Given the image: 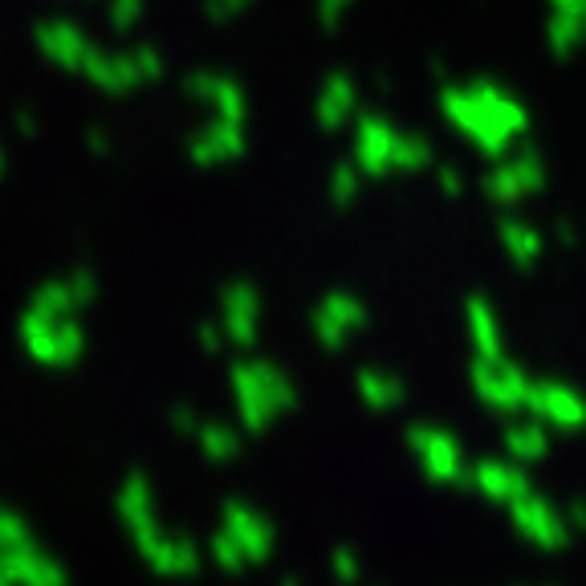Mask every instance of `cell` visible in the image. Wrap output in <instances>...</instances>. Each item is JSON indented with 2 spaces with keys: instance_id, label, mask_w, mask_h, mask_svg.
Listing matches in <instances>:
<instances>
[{
  "instance_id": "6da1fadb",
  "label": "cell",
  "mask_w": 586,
  "mask_h": 586,
  "mask_svg": "<svg viewBox=\"0 0 586 586\" xmlns=\"http://www.w3.org/2000/svg\"><path fill=\"white\" fill-rule=\"evenodd\" d=\"M440 115L460 139L477 146L485 160H501L518 139L530 131V110L518 94L489 78L444 82L440 86Z\"/></svg>"
},
{
  "instance_id": "7a4b0ae2",
  "label": "cell",
  "mask_w": 586,
  "mask_h": 586,
  "mask_svg": "<svg viewBox=\"0 0 586 586\" xmlns=\"http://www.w3.org/2000/svg\"><path fill=\"white\" fill-rule=\"evenodd\" d=\"M228 391L237 408V427L261 436L281 415L297 408V383L273 359H237L228 367Z\"/></svg>"
},
{
  "instance_id": "3957f363",
  "label": "cell",
  "mask_w": 586,
  "mask_h": 586,
  "mask_svg": "<svg viewBox=\"0 0 586 586\" xmlns=\"http://www.w3.org/2000/svg\"><path fill=\"white\" fill-rule=\"evenodd\" d=\"M408 453L415 456V465L432 485L440 489H453L468 477L465 444L456 440V432L440 424H412L408 427Z\"/></svg>"
},
{
  "instance_id": "277c9868",
  "label": "cell",
  "mask_w": 586,
  "mask_h": 586,
  "mask_svg": "<svg viewBox=\"0 0 586 586\" xmlns=\"http://www.w3.org/2000/svg\"><path fill=\"white\" fill-rule=\"evenodd\" d=\"M468 383H473V395H477L489 412L518 415V412H525L533 379L521 371L509 355H501V359H473V367H468Z\"/></svg>"
},
{
  "instance_id": "5b68a950",
  "label": "cell",
  "mask_w": 586,
  "mask_h": 586,
  "mask_svg": "<svg viewBox=\"0 0 586 586\" xmlns=\"http://www.w3.org/2000/svg\"><path fill=\"white\" fill-rule=\"evenodd\" d=\"M542 187H546V163L538 151H509L480 175V192L497 208H513V204L538 196Z\"/></svg>"
},
{
  "instance_id": "8992f818",
  "label": "cell",
  "mask_w": 586,
  "mask_h": 586,
  "mask_svg": "<svg viewBox=\"0 0 586 586\" xmlns=\"http://www.w3.org/2000/svg\"><path fill=\"white\" fill-rule=\"evenodd\" d=\"M509 525L518 533L521 542H530L533 550L542 554H558V550L571 546V525L562 518V506H554L550 497H542L538 489H530L525 497H518L509 506Z\"/></svg>"
},
{
  "instance_id": "52a82bcc",
  "label": "cell",
  "mask_w": 586,
  "mask_h": 586,
  "mask_svg": "<svg viewBox=\"0 0 586 586\" xmlns=\"http://www.w3.org/2000/svg\"><path fill=\"white\" fill-rule=\"evenodd\" d=\"M367 322H371V314H367L359 293L350 290L322 293L314 310H310V334H314V343L322 350H343L355 334L367 330Z\"/></svg>"
},
{
  "instance_id": "ba28073f",
  "label": "cell",
  "mask_w": 586,
  "mask_h": 586,
  "mask_svg": "<svg viewBox=\"0 0 586 586\" xmlns=\"http://www.w3.org/2000/svg\"><path fill=\"white\" fill-rule=\"evenodd\" d=\"M525 412L546 424L550 432H583L586 427V395L578 387L562 383V379H533Z\"/></svg>"
},
{
  "instance_id": "9c48e42d",
  "label": "cell",
  "mask_w": 586,
  "mask_h": 586,
  "mask_svg": "<svg viewBox=\"0 0 586 586\" xmlns=\"http://www.w3.org/2000/svg\"><path fill=\"white\" fill-rule=\"evenodd\" d=\"M350 127H355V134H350V160L362 172V180H387V175L395 172V139H400V131L383 115H359Z\"/></svg>"
},
{
  "instance_id": "30bf717a",
  "label": "cell",
  "mask_w": 586,
  "mask_h": 586,
  "mask_svg": "<svg viewBox=\"0 0 586 586\" xmlns=\"http://www.w3.org/2000/svg\"><path fill=\"white\" fill-rule=\"evenodd\" d=\"M220 530L237 542V550L245 554L249 566H265L278 554V525L249 501H228L220 509Z\"/></svg>"
},
{
  "instance_id": "8fae6325",
  "label": "cell",
  "mask_w": 586,
  "mask_h": 586,
  "mask_svg": "<svg viewBox=\"0 0 586 586\" xmlns=\"http://www.w3.org/2000/svg\"><path fill=\"white\" fill-rule=\"evenodd\" d=\"M261 314H265V302L253 281H228L220 290V330L228 347L253 350L261 338Z\"/></svg>"
},
{
  "instance_id": "7c38bea8",
  "label": "cell",
  "mask_w": 586,
  "mask_h": 586,
  "mask_svg": "<svg viewBox=\"0 0 586 586\" xmlns=\"http://www.w3.org/2000/svg\"><path fill=\"white\" fill-rule=\"evenodd\" d=\"M465 485L473 489V493L485 497V501L506 506V509L533 489L530 477H525V468L513 465V460H497V456H480L477 465H468Z\"/></svg>"
},
{
  "instance_id": "4fadbf2b",
  "label": "cell",
  "mask_w": 586,
  "mask_h": 586,
  "mask_svg": "<svg viewBox=\"0 0 586 586\" xmlns=\"http://www.w3.org/2000/svg\"><path fill=\"white\" fill-rule=\"evenodd\" d=\"M314 119H318V127L326 134L343 131V127L359 119V86H355L347 69H334V74L322 78L318 98H314Z\"/></svg>"
},
{
  "instance_id": "5bb4252c",
  "label": "cell",
  "mask_w": 586,
  "mask_h": 586,
  "mask_svg": "<svg viewBox=\"0 0 586 586\" xmlns=\"http://www.w3.org/2000/svg\"><path fill=\"white\" fill-rule=\"evenodd\" d=\"M245 151H249V131H245V122L213 119L196 139H192V163H196V167H225V163H237Z\"/></svg>"
},
{
  "instance_id": "9a60e30c",
  "label": "cell",
  "mask_w": 586,
  "mask_h": 586,
  "mask_svg": "<svg viewBox=\"0 0 586 586\" xmlns=\"http://www.w3.org/2000/svg\"><path fill=\"white\" fill-rule=\"evenodd\" d=\"M187 90L196 94L216 119H228V122L249 119V94H245V86H240L237 78H228V74H213V69L192 74V78H187Z\"/></svg>"
},
{
  "instance_id": "2e32d148",
  "label": "cell",
  "mask_w": 586,
  "mask_h": 586,
  "mask_svg": "<svg viewBox=\"0 0 586 586\" xmlns=\"http://www.w3.org/2000/svg\"><path fill=\"white\" fill-rule=\"evenodd\" d=\"M465 326L468 343L477 350V359H501L506 355V334H501V314L485 293H473L465 302Z\"/></svg>"
},
{
  "instance_id": "e0dca14e",
  "label": "cell",
  "mask_w": 586,
  "mask_h": 586,
  "mask_svg": "<svg viewBox=\"0 0 586 586\" xmlns=\"http://www.w3.org/2000/svg\"><path fill=\"white\" fill-rule=\"evenodd\" d=\"M497 240H501V249H506L509 265L518 269H533L546 253V237H542V228H533L530 220H521V216H501L497 220Z\"/></svg>"
},
{
  "instance_id": "ac0fdd59",
  "label": "cell",
  "mask_w": 586,
  "mask_h": 586,
  "mask_svg": "<svg viewBox=\"0 0 586 586\" xmlns=\"http://www.w3.org/2000/svg\"><path fill=\"white\" fill-rule=\"evenodd\" d=\"M501 444H506L509 460L525 468V465H538V460H546L554 436H550L546 424H538L533 415H525V420H513V424L501 432Z\"/></svg>"
},
{
  "instance_id": "d6986e66",
  "label": "cell",
  "mask_w": 586,
  "mask_h": 586,
  "mask_svg": "<svg viewBox=\"0 0 586 586\" xmlns=\"http://www.w3.org/2000/svg\"><path fill=\"white\" fill-rule=\"evenodd\" d=\"M355 391H359V400L367 403L371 412H395V408L408 400L403 379L383 371V367H362V371L355 375Z\"/></svg>"
},
{
  "instance_id": "ffe728a7",
  "label": "cell",
  "mask_w": 586,
  "mask_h": 586,
  "mask_svg": "<svg viewBox=\"0 0 586 586\" xmlns=\"http://www.w3.org/2000/svg\"><path fill=\"white\" fill-rule=\"evenodd\" d=\"M146 554L163 574H196L200 554L184 538H146Z\"/></svg>"
},
{
  "instance_id": "44dd1931",
  "label": "cell",
  "mask_w": 586,
  "mask_h": 586,
  "mask_svg": "<svg viewBox=\"0 0 586 586\" xmlns=\"http://www.w3.org/2000/svg\"><path fill=\"white\" fill-rule=\"evenodd\" d=\"M200 448L213 465H232V460L240 456V427L225 424V420L200 424Z\"/></svg>"
},
{
  "instance_id": "7402d4cb",
  "label": "cell",
  "mask_w": 586,
  "mask_h": 586,
  "mask_svg": "<svg viewBox=\"0 0 586 586\" xmlns=\"http://www.w3.org/2000/svg\"><path fill=\"white\" fill-rule=\"evenodd\" d=\"M546 45L554 57H571L586 45V17H562L554 13L546 25Z\"/></svg>"
},
{
  "instance_id": "603a6c76",
  "label": "cell",
  "mask_w": 586,
  "mask_h": 586,
  "mask_svg": "<svg viewBox=\"0 0 586 586\" xmlns=\"http://www.w3.org/2000/svg\"><path fill=\"white\" fill-rule=\"evenodd\" d=\"M326 196L334 208H355L362 196V172L355 167V160H338L326 175Z\"/></svg>"
},
{
  "instance_id": "cb8c5ba5",
  "label": "cell",
  "mask_w": 586,
  "mask_h": 586,
  "mask_svg": "<svg viewBox=\"0 0 586 586\" xmlns=\"http://www.w3.org/2000/svg\"><path fill=\"white\" fill-rule=\"evenodd\" d=\"M427 167H436L432 143H427L424 134L400 131V139H395V172L420 175V172H427Z\"/></svg>"
},
{
  "instance_id": "d4e9b609",
  "label": "cell",
  "mask_w": 586,
  "mask_h": 586,
  "mask_svg": "<svg viewBox=\"0 0 586 586\" xmlns=\"http://www.w3.org/2000/svg\"><path fill=\"white\" fill-rule=\"evenodd\" d=\"M208 554H213L216 566H220V571H228V574L249 571V562H245V554H240L237 542H232V538H228L225 530H216V533H213V542H208Z\"/></svg>"
},
{
  "instance_id": "484cf974",
  "label": "cell",
  "mask_w": 586,
  "mask_h": 586,
  "mask_svg": "<svg viewBox=\"0 0 586 586\" xmlns=\"http://www.w3.org/2000/svg\"><path fill=\"white\" fill-rule=\"evenodd\" d=\"M330 574L338 578V586H359L362 583V558L355 546H334L330 554Z\"/></svg>"
},
{
  "instance_id": "4316f807",
  "label": "cell",
  "mask_w": 586,
  "mask_h": 586,
  "mask_svg": "<svg viewBox=\"0 0 586 586\" xmlns=\"http://www.w3.org/2000/svg\"><path fill=\"white\" fill-rule=\"evenodd\" d=\"M436 187L448 196V200H460L465 196V175L456 163H436Z\"/></svg>"
},
{
  "instance_id": "83f0119b",
  "label": "cell",
  "mask_w": 586,
  "mask_h": 586,
  "mask_svg": "<svg viewBox=\"0 0 586 586\" xmlns=\"http://www.w3.org/2000/svg\"><path fill=\"white\" fill-rule=\"evenodd\" d=\"M350 4H355V0H318V21H322V29L330 33V29L343 25V17L350 13Z\"/></svg>"
},
{
  "instance_id": "f1b7e54d",
  "label": "cell",
  "mask_w": 586,
  "mask_h": 586,
  "mask_svg": "<svg viewBox=\"0 0 586 586\" xmlns=\"http://www.w3.org/2000/svg\"><path fill=\"white\" fill-rule=\"evenodd\" d=\"M249 4H253V0H208V17H213V21H232V17H240Z\"/></svg>"
},
{
  "instance_id": "f546056e",
  "label": "cell",
  "mask_w": 586,
  "mask_h": 586,
  "mask_svg": "<svg viewBox=\"0 0 586 586\" xmlns=\"http://www.w3.org/2000/svg\"><path fill=\"white\" fill-rule=\"evenodd\" d=\"M200 343H204V350H220V347H228V338H225V330H220V322H204L200 326Z\"/></svg>"
},
{
  "instance_id": "4dcf8cb0",
  "label": "cell",
  "mask_w": 586,
  "mask_h": 586,
  "mask_svg": "<svg viewBox=\"0 0 586 586\" xmlns=\"http://www.w3.org/2000/svg\"><path fill=\"white\" fill-rule=\"evenodd\" d=\"M562 518H566L571 533H586V501H571V506H562Z\"/></svg>"
},
{
  "instance_id": "1f68e13d",
  "label": "cell",
  "mask_w": 586,
  "mask_h": 586,
  "mask_svg": "<svg viewBox=\"0 0 586 586\" xmlns=\"http://www.w3.org/2000/svg\"><path fill=\"white\" fill-rule=\"evenodd\" d=\"M550 9L562 17H586V0H550Z\"/></svg>"
},
{
  "instance_id": "d6a6232c",
  "label": "cell",
  "mask_w": 586,
  "mask_h": 586,
  "mask_svg": "<svg viewBox=\"0 0 586 586\" xmlns=\"http://www.w3.org/2000/svg\"><path fill=\"white\" fill-rule=\"evenodd\" d=\"M558 240L562 245H574V240H578V232H574L571 220H558Z\"/></svg>"
},
{
  "instance_id": "836d02e7",
  "label": "cell",
  "mask_w": 586,
  "mask_h": 586,
  "mask_svg": "<svg viewBox=\"0 0 586 586\" xmlns=\"http://www.w3.org/2000/svg\"><path fill=\"white\" fill-rule=\"evenodd\" d=\"M175 424L184 427V432H196V415H192V412H175Z\"/></svg>"
},
{
  "instance_id": "e575fe53",
  "label": "cell",
  "mask_w": 586,
  "mask_h": 586,
  "mask_svg": "<svg viewBox=\"0 0 586 586\" xmlns=\"http://www.w3.org/2000/svg\"><path fill=\"white\" fill-rule=\"evenodd\" d=\"M278 586H306V583H302V578H297V574H285V578H281Z\"/></svg>"
}]
</instances>
